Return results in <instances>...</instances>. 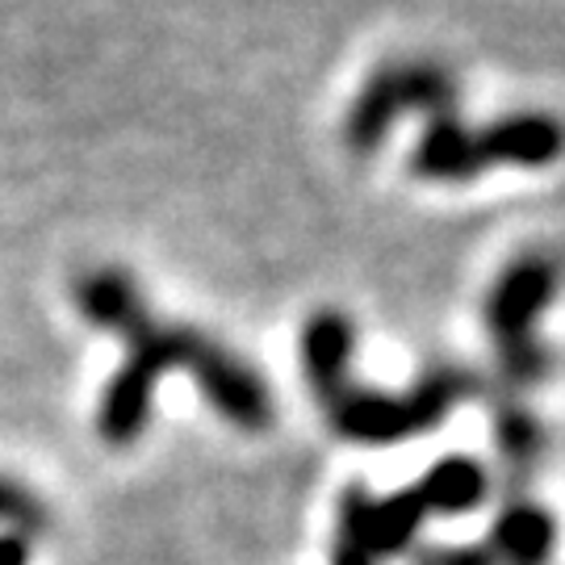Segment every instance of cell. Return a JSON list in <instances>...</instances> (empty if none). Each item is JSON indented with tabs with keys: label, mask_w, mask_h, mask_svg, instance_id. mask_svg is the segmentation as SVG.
Masks as SVG:
<instances>
[{
	"label": "cell",
	"mask_w": 565,
	"mask_h": 565,
	"mask_svg": "<svg viewBox=\"0 0 565 565\" xmlns=\"http://www.w3.org/2000/svg\"><path fill=\"white\" fill-rule=\"evenodd\" d=\"M72 298L81 319L102 331H114L126 343V361L109 377L102 411H97V431L105 445L130 448L139 440L151 419V398L168 377V369H184L226 424L243 431H260L273 424V394L260 373L198 327L156 319L142 302L139 285L130 281V273L121 268L81 273L72 285Z\"/></svg>",
	"instance_id": "cell-1"
},
{
	"label": "cell",
	"mask_w": 565,
	"mask_h": 565,
	"mask_svg": "<svg viewBox=\"0 0 565 565\" xmlns=\"http://www.w3.org/2000/svg\"><path fill=\"white\" fill-rule=\"evenodd\" d=\"M352 352H356L352 319L335 306L315 310L310 323L302 327L306 382L323 406L327 424L352 445H403L419 431H431L452 406H461L482 390V377L473 369L440 364L406 394H385L352 377Z\"/></svg>",
	"instance_id": "cell-2"
},
{
	"label": "cell",
	"mask_w": 565,
	"mask_h": 565,
	"mask_svg": "<svg viewBox=\"0 0 565 565\" xmlns=\"http://www.w3.org/2000/svg\"><path fill=\"white\" fill-rule=\"evenodd\" d=\"M486 490H490V478L469 457H448L419 486L390 499H373L369 490H348L331 565H377L382 557H394L415 541V532L431 515L473 511L486 499Z\"/></svg>",
	"instance_id": "cell-3"
},
{
	"label": "cell",
	"mask_w": 565,
	"mask_h": 565,
	"mask_svg": "<svg viewBox=\"0 0 565 565\" xmlns=\"http://www.w3.org/2000/svg\"><path fill=\"white\" fill-rule=\"evenodd\" d=\"M565 156V126L553 114L524 109L490 126H465L457 114L427 118L411 147V172L431 184L478 181L494 163L545 168Z\"/></svg>",
	"instance_id": "cell-4"
},
{
	"label": "cell",
	"mask_w": 565,
	"mask_h": 565,
	"mask_svg": "<svg viewBox=\"0 0 565 565\" xmlns=\"http://www.w3.org/2000/svg\"><path fill=\"white\" fill-rule=\"evenodd\" d=\"M565 264L548 247H527L486 289L482 323L494 340L499 373L511 390L541 385L553 373V352L536 340V323L562 289Z\"/></svg>",
	"instance_id": "cell-5"
},
{
	"label": "cell",
	"mask_w": 565,
	"mask_h": 565,
	"mask_svg": "<svg viewBox=\"0 0 565 565\" xmlns=\"http://www.w3.org/2000/svg\"><path fill=\"white\" fill-rule=\"evenodd\" d=\"M457 109H461V81L452 67L436 60H385L377 72H369L356 102L348 105L343 147L352 156H373L406 114L448 118Z\"/></svg>",
	"instance_id": "cell-6"
},
{
	"label": "cell",
	"mask_w": 565,
	"mask_h": 565,
	"mask_svg": "<svg viewBox=\"0 0 565 565\" xmlns=\"http://www.w3.org/2000/svg\"><path fill=\"white\" fill-rule=\"evenodd\" d=\"M557 545V520L536 503H511L482 541L490 565H545Z\"/></svg>",
	"instance_id": "cell-7"
},
{
	"label": "cell",
	"mask_w": 565,
	"mask_h": 565,
	"mask_svg": "<svg viewBox=\"0 0 565 565\" xmlns=\"http://www.w3.org/2000/svg\"><path fill=\"white\" fill-rule=\"evenodd\" d=\"M494 440H499L507 469L515 478L520 473L527 478L532 465L541 461V452H545V427L520 398H499V406H494Z\"/></svg>",
	"instance_id": "cell-8"
},
{
	"label": "cell",
	"mask_w": 565,
	"mask_h": 565,
	"mask_svg": "<svg viewBox=\"0 0 565 565\" xmlns=\"http://www.w3.org/2000/svg\"><path fill=\"white\" fill-rule=\"evenodd\" d=\"M0 527L18 532L25 541H34L39 532H46V507L13 478H0Z\"/></svg>",
	"instance_id": "cell-9"
},
{
	"label": "cell",
	"mask_w": 565,
	"mask_h": 565,
	"mask_svg": "<svg viewBox=\"0 0 565 565\" xmlns=\"http://www.w3.org/2000/svg\"><path fill=\"white\" fill-rule=\"evenodd\" d=\"M0 565H30V541L18 532H0Z\"/></svg>",
	"instance_id": "cell-10"
}]
</instances>
